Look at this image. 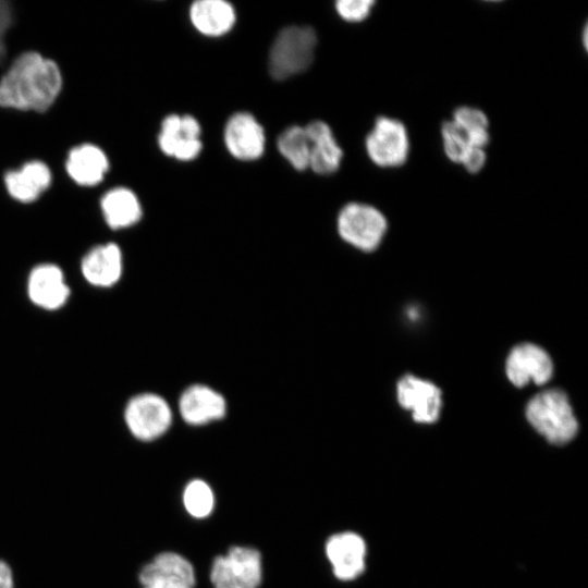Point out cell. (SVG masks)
<instances>
[{
  "label": "cell",
  "instance_id": "cell-1",
  "mask_svg": "<svg viewBox=\"0 0 588 588\" xmlns=\"http://www.w3.org/2000/svg\"><path fill=\"white\" fill-rule=\"evenodd\" d=\"M62 87L54 61L29 51L17 57L0 79V106L16 110L45 111Z\"/></svg>",
  "mask_w": 588,
  "mask_h": 588
},
{
  "label": "cell",
  "instance_id": "cell-2",
  "mask_svg": "<svg viewBox=\"0 0 588 588\" xmlns=\"http://www.w3.org/2000/svg\"><path fill=\"white\" fill-rule=\"evenodd\" d=\"M529 424L551 444L571 442L578 432V422L567 395L558 389L535 395L526 407Z\"/></svg>",
  "mask_w": 588,
  "mask_h": 588
},
{
  "label": "cell",
  "instance_id": "cell-3",
  "mask_svg": "<svg viewBox=\"0 0 588 588\" xmlns=\"http://www.w3.org/2000/svg\"><path fill=\"white\" fill-rule=\"evenodd\" d=\"M317 37L309 26H287L275 37L269 53L273 78L284 79L305 71L313 62Z\"/></svg>",
  "mask_w": 588,
  "mask_h": 588
},
{
  "label": "cell",
  "instance_id": "cell-4",
  "mask_svg": "<svg viewBox=\"0 0 588 588\" xmlns=\"http://www.w3.org/2000/svg\"><path fill=\"white\" fill-rule=\"evenodd\" d=\"M261 577V554L252 547H231L213 560L210 568L213 588H258Z\"/></svg>",
  "mask_w": 588,
  "mask_h": 588
},
{
  "label": "cell",
  "instance_id": "cell-5",
  "mask_svg": "<svg viewBox=\"0 0 588 588\" xmlns=\"http://www.w3.org/2000/svg\"><path fill=\"white\" fill-rule=\"evenodd\" d=\"M387 229L388 222L384 215L368 204L350 203L338 216L340 236L360 250H375L380 245Z\"/></svg>",
  "mask_w": 588,
  "mask_h": 588
},
{
  "label": "cell",
  "instance_id": "cell-6",
  "mask_svg": "<svg viewBox=\"0 0 588 588\" xmlns=\"http://www.w3.org/2000/svg\"><path fill=\"white\" fill-rule=\"evenodd\" d=\"M367 156L380 168L403 166L409 155V136L405 124L394 118L378 117L365 139Z\"/></svg>",
  "mask_w": 588,
  "mask_h": 588
},
{
  "label": "cell",
  "instance_id": "cell-7",
  "mask_svg": "<svg viewBox=\"0 0 588 588\" xmlns=\"http://www.w3.org/2000/svg\"><path fill=\"white\" fill-rule=\"evenodd\" d=\"M124 419L136 439L152 441L167 432L172 421V413L161 396L143 393L127 403Z\"/></svg>",
  "mask_w": 588,
  "mask_h": 588
},
{
  "label": "cell",
  "instance_id": "cell-8",
  "mask_svg": "<svg viewBox=\"0 0 588 588\" xmlns=\"http://www.w3.org/2000/svg\"><path fill=\"white\" fill-rule=\"evenodd\" d=\"M142 588H194L196 583L192 563L176 552H161L146 563L138 573Z\"/></svg>",
  "mask_w": 588,
  "mask_h": 588
},
{
  "label": "cell",
  "instance_id": "cell-9",
  "mask_svg": "<svg viewBox=\"0 0 588 588\" xmlns=\"http://www.w3.org/2000/svg\"><path fill=\"white\" fill-rule=\"evenodd\" d=\"M324 550L339 580L351 581L363 574L367 547L360 535L354 531L334 534L327 540Z\"/></svg>",
  "mask_w": 588,
  "mask_h": 588
},
{
  "label": "cell",
  "instance_id": "cell-10",
  "mask_svg": "<svg viewBox=\"0 0 588 588\" xmlns=\"http://www.w3.org/2000/svg\"><path fill=\"white\" fill-rule=\"evenodd\" d=\"M199 134L200 126L195 118L171 114L162 121L159 147L167 156L188 161L196 158L201 150Z\"/></svg>",
  "mask_w": 588,
  "mask_h": 588
},
{
  "label": "cell",
  "instance_id": "cell-11",
  "mask_svg": "<svg viewBox=\"0 0 588 588\" xmlns=\"http://www.w3.org/2000/svg\"><path fill=\"white\" fill-rule=\"evenodd\" d=\"M505 371L509 380L517 388L526 385L530 380L543 384L552 377L553 364L544 350L524 343L511 351Z\"/></svg>",
  "mask_w": 588,
  "mask_h": 588
},
{
  "label": "cell",
  "instance_id": "cell-12",
  "mask_svg": "<svg viewBox=\"0 0 588 588\" xmlns=\"http://www.w3.org/2000/svg\"><path fill=\"white\" fill-rule=\"evenodd\" d=\"M396 388L400 405L412 411L415 421L432 424L438 420L441 391L433 383L406 375L397 382Z\"/></svg>",
  "mask_w": 588,
  "mask_h": 588
},
{
  "label": "cell",
  "instance_id": "cell-13",
  "mask_svg": "<svg viewBox=\"0 0 588 588\" xmlns=\"http://www.w3.org/2000/svg\"><path fill=\"white\" fill-rule=\"evenodd\" d=\"M265 133L257 120L247 112L230 118L224 128V143L230 154L240 160H254L265 150Z\"/></svg>",
  "mask_w": 588,
  "mask_h": 588
},
{
  "label": "cell",
  "instance_id": "cell-14",
  "mask_svg": "<svg viewBox=\"0 0 588 588\" xmlns=\"http://www.w3.org/2000/svg\"><path fill=\"white\" fill-rule=\"evenodd\" d=\"M27 293L35 305L54 310L66 303L70 289L62 270L56 265L45 264L32 270L27 281Z\"/></svg>",
  "mask_w": 588,
  "mask_h": 588
},
{
  "label": "cell",
  "instance_id": "cell-15",
  "mask_svg": "<svg viewBox=\"0 0 588 588\" xmlns=\"http://www.w3.org/2000/svg\"><path fill=\"white\" fill-rule=\"evenodd\" d=\"M179 407L182 418L194 426L220 419L226 411L223 396L201 384L187 388L180 397Z\"/></svg>",
  "mask_w": 588,
  "mask_h": 588
},
{
  "label": "cell",
  "instance_id": "cell-16",
  "mask_svg": "<svg viewBox=\"0 0 588 588\" xmlns=\"http://www.w3.org/2000/svg\"><path fill=\"white\" fill-rule=\"evenodd\" d=\"M305 131L309 142V163L318 174L335 172L343 157V151L336 143L331 128L322 121H313Z\"/></svg>",
  "mask_w": 588,
  "mask_h": 588
},
{
  "label": "cell",
  "instance_id": "cell-17",
  "mask_svg": "<svg viewBox=\"0 0 588 588\" xmlns=\"http://www.w3.org/2000/svg\"><path fill=\"white\" fill-rule=\"evenodd\" d=\"M82 273L95 286L115 284L122 273V254L118 245L107 243L90 249L82 260Z\"/></svg>",
  "mask_w": 588,
  "mask_h": 588
},
{
  "label": "cell",
  "instance_id": "cell-18",
  "mask_svg": "<svg viewBox=\"0 0 588 588\" xmlns=\"http://www.w3.org/2000/svg\"><path fill=\"white\" fill-rule=\"evenodd\" d=\"M440 133L444 155L451 162L461 164L470 174L482 170L487 161L486 150L473 146L452 120L442 123Z\"/></svg>",
  "mask_w": 588,
  "mask_h": 588
},
{
  "label": "cell",
  "instance_id": "cell-19",
  "mask_svg": "<svg viewBox=\"0 0 588 588\" xmlns=\"http://www.w3.org/2000/svg\"><path fill=\"white\" fill-rule=\"evenodd\" d=\"M9 194L23 203H29L39 197L51 182V173L41 161H30L20 170L10 171L4 177Z\"/></svg>",
  "mask_w": 588,
  "mask_h": 588
},
{
  "label": "cell",
  "instance_id": "cell-20",
  "mask_svg": "<svg viewBox=\"0 0 588 588\" xmlns=\"http://www.w3.org/2000/svg\"><path fill=\"white\" fill-rule=\"evenodd\" d=\"M109 162L105 152L91 144L74 147L68 156L66 171L79 185L99 183L108 171Z\"/></svg>",
  "mask_w": 588,
  "mask_h": 588
},
{
  "label": "cell",
  "instance_id": "cell-21",
  "mask_svg": "<svg viewBox=\"0 0 588 588\" xmlns=\"http://www.w3.org/2000/svg\"><path fill=\"white\" fill-rule=\"evenodd\" d=\"M189 17L199 33L207 36H221L232 28L235 12L232 4L226 1L199 0L192 4Z\"/></svg>",
  "mask_w": 588,
  "mask_h": 588
},
{
  "label": "cell",
  "instance_id": "cell-22",
  "mask_svg": "<svg viewBox=\"0 0 588 588\" xmlns=\"http://www.w3.org/2000/svg\"><path fill=\"white\" fill-rule=\"evenodd\" d=\"M106 222L112 229L133 225L142 217V207L136 195L124 187L109 191L101 199Z\"/></svg>",
  "mask_w": 588,
  "mask_h": 588
},
{
  "label": "cell",
  "instance_id": "cell-23",
  "mask_svg": "<svg viewBox=\"0 0 588 588\" xmlns=\"http://www.w3.org/2000/svg\"><path fill=\"white\" fill-rule=\"evenodd\" d=\"M451 120L464 132L473 146L485 149L489 144V120L482 110L462 106L454 110Z\"/></svg>",
  "mask_w": 588,
  "mask_h": 588
},
{
  "label": "cell",
  "instance_id": "cell-24",
  "mask_svg": "<svg viewBox=\"0 0 588 588\" xmlns=\"http://www.w3.org/2000/svg\"><path fill=\"white\" fill-rule=\"evenodd\" d=\"M281 155L296 169L305 170L309 163V142L302 126H290L278 138Z\"/></svg>",
  "mask_w": 588,
  "mask_h": 588
},
{
  "label": "cell",
  "instance_id": "cell-25",
  "mask_svg": "<svg viewBox=\"0 0 588 588\" xmlns=\"http://www.w3.org/2000/svg\"><path fill=\"white\" fill-rule=\"evenodd\" d=\"M183 504L186 512L195 518L209 516L215 507V494L204 480L189 481L183 491Z\"/></svg>",
  "mask_w": 588,
  "mask_h": 588
},
{
  "label": "cell",
  "instance_id": "cell-26",
  "mask_svg": "<svg viewBox=\"0 0 588 588\" xmlns=\"http://www.w3.org/2000/svg\"><path fill=\"white\" fill-rule=\"evenodd\" d=\"M373 0H340L335 3L338 14L347 22H362L370 15Z\"/></svg>",
  "mask_w": 588,
  "mask_h": 588
},
{
  "label": "cell",
  "instance_id": "cell-27",
  "mask_svg": "<svg viewBox=\"0 0 588 588\" xmlns=\"http://www.w3.org/2000/svg\"><path fill=\"white\" fill-rule=\"evenodd\" d=\"M11 23V7L8 2L0 0V57L4 53V36Z\"/></svg>",
  "mask_w": 588,
  "mask_h": 588
},
{
  "label": "cell",
  "instance_id": "cell-28",
  "mask_svg": "<svg viewBox=\"0 0 588 588\" xmlns=\"http://www.w3.org/2000/svg\"><path fill=\"white\" fill-rule=\"evenodd\" d=\"M0 588H14L13 569L8 562L0 559Z\"/></svg>",
  "mask_w": 588,
  "mask_h": 588
},
{
  "label": "cell",
  "instance_id": "cell-29",
  "mask_svg": "<svg viewBox=\"0 0 588 588\" xmlns=\"http://www.w3.org/2000/svg\"><path fill=\"white\" fill-rule=\"evenodd\" d=\"M583 35H584L583 36L584 37V44L583 45L585 46V48H587V27H585Z\"/></svg>",
  "mask_w": 588,
  "mask_h": 588
}]
</instances>
